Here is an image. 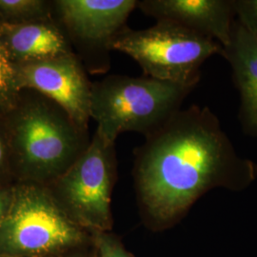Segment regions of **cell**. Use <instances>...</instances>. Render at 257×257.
Here are the masks:
<instances>
[{
    "label": "cell",
    "mask_w": 257,
    "mask_h": 257,
    "mask_svg": "<svg viewBox=\"0 0 257 257\" xmlns=\"http://www.w3.org/2000/svg\"><path fill=\"white\" fill-rule=\"evenodd\" d=\"M195 88L150 76L111 74L92 83L91 118L105 140L115 143L126 132L145 138L162 128Z\"/></svg>",
    "instance_id": "3957f363"
},
{
    "label": "cell",
    "mask_w": 257,
    "mask_h": 257,
    "mask_svg": "<svg viewBox=\"0 0 257 257\" xmlns=\"http://www.w3.org/2000/svg\"><path fill=\"white\" fill-rule=\"evenodd\" d=\"M19 90H33L51 99L84 130L91 119L92 82L75 53L47 60L17 65Z\"/></svg>",
    "instance_id": "ba28073f"
},
{
    "label": "cell",
    "mask_w": 257,
    "mask_h": 257,
    "mask_svg": "<svg viewBox=\"0 0 257 257\" xmlns=\"http://www.w3.org/2000/svg\"><path fill=\"white\" fill-rule=\"evenodd\" d=\"M221 55L229 62L240 94L238 119L243 133L257 138V37L235 19L230 43Z\"/></svg>",
    "instance_id": "30bf717a"
},
{
    "label": "cell",
    "mask_w": 257,
    "mask_h": 257,
    "mask_svg": "<svg viewBox=\"0 0 257 257\" xmlns=\"http://www.w3.org/2000/svg\"><path fill=\"white\" fill-rule=\"evenodd\" d=\"M138 211L153 231L173 228L211 190L238 192L257 176L241 157L212 110L193 105L179 110L134 151Z\"/></svg>",
    "instance_id": "6da1fadb"
},
{
    "label": "cell",
    "mask_w": 257,
    "mask_h": 257,
    "mask_svg": "<svg viewBox=\"0 0 257 257\" xmlns=\"http://www.w3.org/2000/svg\"><path fill=\"white\" fill-rule=\"evenodd\" d=\"M138 8L156 21L175 23L222 47L230 43L234 0H138Z\"/></svg>",
    "instance_id": "9c48e42d"
},
{
    "label": "cell",
    "mask_w": 257,
    "mask_h": 257,
    "mask_svg": "<svg viewBox=\"0 0 257 257\" xmlns=\"http://www.w3.org/2000/svg\"><path fill=\"white\" fill-rule=\"evenodd\" d=\"M93 248L92 233L72 220L45 185L18 182L0 225V255L57 257Z\"/></svg>",
    "instance_id": "277c9868"
},
{
    "label": "cell",
    "mask_w": 257,
    "mask_h": 257,
    "mask_svg": "<svg viewBox=\"0 0 257 257\" xmlns=\"http://www.w3.org/2000/svg\"><path fill=\"white\" fill-rule=\"evenodd\" d=\"M95 257H136L111 231L92 233Z\"/></svg>",
    "instance_id": "5bb4252c"
},
{
    "label": "cell",
    "mask_w": 257,
    "mask_h": 257,
    "mask_svg": "<svg viewBox=\"0 0 257 257\" xmlns=\"http://www.w3.org/2000/svg\"><path fill=\"white\" fill-rule=\"evenodd\" d=\"M110 51L131 56L145 76L195 88L201 67L223 47L210 37L168 21H156L145 30L123 29L114 37Z\"/></svg>",
    "instance_id": "5b68a950"
},
{
    "label": "cell",
    "mask_w": 257,
    "mask_h": 257,
    "mask_svg": "<svg viewBox=\"0 0 257 257\" xmlns=\"http://www.w3.org/2000/svg\"><path fill=\"white\" fill-rule=\"evenodd\" d=\"M0 257H11V256H2V255H0Z\"/></svg>",
    "instance_id": "d6986e66"
},
{
    "label": "cell",
    "mask_w": 257,
    "mask_h": 257,
    "mask_svg": "<svg viewBox=\"0 0 257 257\" xmlns=\"http://www.w3.org/2000/svg\"><path fill=\"white\" fill-rule=\"evenodd\" d=\"M235 19L257 37V0H234Z\"/></svg>",
    "instance_id": "2e32d148"
},
{
    "label": "cell",
    "mask_w": 257,
    "mask_h": 257,
    "mask_svg": "<svg viewBox=\"0 0 257 257\" xmlns=\"http://www.w3.org/2000/svg\"><path fill=\"white\" fill-rule=\"evenodd\" d=\"M20 92L17 81V65L0 39V117L17 105Z\"/></svg>",
    "instance_id": "4fadbf2b"
},
{
    "label": "cell",
    "mask_w": 257,
    "mask_h": 257,
    "mask_svg": "<svg viewBox=\"0 0 257 257\" xmlns=\"http://www.w3.org/2000/svg\"><path fill=\"white\" fill-rule=\"evenodd\" d=\"M17 183L13 174L9 142L2 117H0V185L8 186Z\"/></svg>",
    "instance_id": "9a60e30c"
},
{
    "label": "cell",
    "mask_w": 257,
    "mask_h": 257,
    "mask_svg": "<svg viewBox=\"0 0 257 257\" xmlns=\"http://www.w3.org/2000/svg\"><path fill=\"white\" fill-rule=\"evenodd\" d=\"M117 179L115 143L95 131L88 149L55 181L47 185L67 215L94 233L111 231V194Z\"/></svg>",
    "instance_id": "8992f818"
},
{
    "label": "cell",
    "mask_w": 257,
    "mask_h": 257,
    "mask_svg": "<svg viewBox=\"0 0 257 257\" xmlns=\"http://www.w3.org/2000/svg\"><path fill=\"white\" fill-rule=\"evenodd\" d=\"M54 2L44 0H0V23L27 24L54 19Z\"/></svg>",
    "instance_id": "7c38bea8"
},
{
    "label": "cell",
    "mask_w": 257,
    "mask_h": 257,
    "mask_svg": "<svg viewBox=\"0 0 257 257\" xmlns=\"http://www.w3.org/2000/svg\"><path fill=\"white\" fill-rule=\"evenodd\" d=\"M14 189L15 185H0V225L9 213L14 199Z\"/></svg>",
    "instance_id": "e0dca14e"
},
{
    "label": "cell",
    "mask_w": 257,
    "mask_h": 257,
    "mask_svg": "<svg viewBox=\"0 0 257 257\" xmlns=\"http://www.w3.org/2000/svg\"><path fill=\"white\" fill-rule=\"evenodd\" d=\"M138 0H56L55 15L72 45L76 47L87 72L110 69L111 40L127 27Z\"/></svg>",
    "instance_id": "52a82bcc"
},
{
    "label": "cell",
    "mask_w": 257,
    "mask_h": 257,
    "mask_svg": "<svg viewBox=\"0 0 257 257\" xmlns=\"http://www.w3.org/2000/svg\"><path fill=\"white\" fill-rule=\"evenodd\" d=\"M57 257H95V251H94V247L89 249H84V250H78L74 251L71 253H67L64 255H60Z\"/></svg>",
    "instance_id": "ac0fdd59"
},
{
    "label": "cell",
    "mask_w": 257,
    "mask_h": 257,
    "mask_svg": "<svg viewBox=\"0 0 257 257\" xmlns=\"http://www.w3.org/2000/svg\"><path fill=\"white\" fill-rule=\"evenodd\" d=\"M2 120L17 183H52L92 140L64 109L33 90H21L17 105Z\"/></svg>",
    "instance_id": "7a4b0ae2"
},
{
    "label": "cell",
    "mask_w": 257,
    "mask_h": 257,
    "mask_svg": "<svg viewBox=\"0 0 257 257\" xmlns=\"http://www.w3.org/2000/svg\"><path fill=\"white\" fill-rule=\"evenodd\" d=\"M0 39L16 65L74 53L70 38L55 19L27 24L0 23Z\"/></svg>",
    "instance_id": "8fae6325"
}]
</instances>
